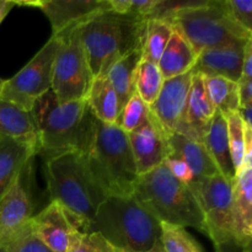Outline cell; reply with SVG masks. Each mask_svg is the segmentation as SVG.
I'll use <instances>...</instances> for the list:
<instances>
[{"label": "cell", "instance_id": "7c38bea8", "mask_svg": "<svg viewBox=\"0 0 252 252\" xmlns=\"http://www.w3.org/2000/svg\"><path fill=\"white\" fill-rule=\"evenodd\" d=\"M31 161L25 165L9 191L0 199V249L14 240L33 217L34 204L30 186Z\"/></svg>", "mask_w": 252, "mask_h": 252}, {"label": "cell", "instance_id": "ffe728a7", "mask_svg": "<svg viewBox=\"0 0 252 252\" xmlns=\"http://www.w3.org/2000/svg\"><path fill=\"white\" fill-rule=\"evenodd\" d=\"M38 153L39 145L19 139L0 140V199L5 196L27 162Z\"/></svg>", "mask_w": 252, "mask_h": 252}, {"label": "cell", "instance_id": "277c9868", "mask_svg": "<svg viewBox=\"0 0 252 252\" xmlns=\"http://www.w3.org/2000/svg\"><path fill=\"white\" fill-rule=\"evenodd\" d=\"M161 223L133 194L108 196L96 211L88 233H97L112 248L147 251L159 241Z\"/></svg>", "mask_w": 252, "mask_h": 252}, {"label": "cell", "instance_id": "52a82bcc", "mask_svg": "<svg viewBox=\"0 0 252 252\" xmlns=\"http://www.w3.org/2000/svg\"><path fill=\"white\" fill-rule=\"evenodd\" d=\"M84 155L106 196L133 194L139 175L127 133L96 120L93 139Z\"/></svg>", "mask_w": 252, "mask_h": 252}, {"label": "cell", "instance_id": "e0dca14e", "mask_svg": "<svg viewBox=\"0 0 252 252\" xmlns=\"http://www.w3.org/2000/svg\"><path fill=\"white\" fill-rule=\"evenodd\" d=\"M249 41L231 42L204 49L197 56L192 73L203 76H223L239 83L243 74L245 47Z\"/></svg>", "mask_w": 252, "mask_h": 252}, {"label": "cell", "instance_id": "7a4b0ae2", "mask_svg": "<svg viewBox=\"0 0 252 252\" xmlns=\"http://www.w3.org/2000/svg\"><path fill=\"white\" fill-rule=\"evenodd\" d=\"M31 115L41 152L48 157L66 152L85 154L96 121L85 100L59 103L49 90L36 101Z\"/></svg>", "mask_w": 252, "mask_h": 252}, {"label": "cell", "instance_id": "4fadbf2b", "mask_svg": "<svg viewBox=\"0 0 252 252\" xmlns=\"http://www.w3.org/2000/svg\"><path fill=\"white\" fill-rule=\"evenodd\" d=\"M192 71L164 80L157 100L149 105L152 117L166 137L186 133V106Z\"/></svg>", "mask_w": 252, "mask_h": 252}, {"label": "cell", "instance_id": "e575fe53", "mask_svg": "<svg viewBox=\"0 0 252 252\" xmlns=\"http://www.w3.org/2000/svg\"><path fill=\"white\" fill-rule=\"evenodd\" d=\"M164 164L167 167V170L171 172L172 176L179 180V181L184 182V184L189 185L196 180L192 171L189 170V167L182 160L177 159V158L167 157L165 159Z\"/></svg>", "mask_w": 252, "mask_h": 252}, {"label": "cell", "instance_id": "83f0119b", "mask_svg": "<svg viewBox=\"0 0 252 252\" xmlns=\"http://www.w3.org/2000/svg\"><path fill=\"white\" fill-rule=\"evenodd\" d=\"M162 83L164 79L158 64L149 63L142 59L135 74V93L148 106L157 100Z\"/></svg>", "mask_w": 252, "mask_h": 252}, {"label": "cell", "instance_id": "ab89813d", "mask_svg": "<svg viewBox=\"0 0 252 252\" xmlns=\"http://www.w3.org/2000/svg\"><path fill=\"white\" fill-rule=\"evenodd\" d=\"M113 250H115V252H165L161 243H160V240L157 241L155 245L147 251H129V250H121V249H115V248H113Z\"/></svg>", "mask_w": 252, "mask_h": 252}, {"label": "cell", "instance_id": "5bb4252c", "mask_svg": "<svg viewBox=\"0 0 252 252\" xmlns=\"http://www.w3.org/2000/svg\"><path fill=\"white\" fill-rule=\"evenodd\" d=\"M16 5L39 7L51 22L52 36L65 33L95 15L111 11L110 0H42L16 1Z\"/></svg>", "mask_w": 252, "mask_h": 252}, {"label": "cell", "instance_id": "836d02e7", "mask_svg": "<svg viewBox=\"0 0 252 252\" xmlns=\"http://www.w3.org/2000/svg\"><path fill=\"white\" fill-rule=\"evenodd\" d=\"M70 252H115L112 246L97 233L84 234Z\"/></svg>", "mask_w": 252, "mask_h": 252}, {"label": "cell", "instance_id": "ac0fdd59", "mask_svg": "<svg viewBox=\"0 0 252 252\" xmlns=\"http://www.w3.org/2000/svg\"><path fill=\"white\" fill-rule=\"evenodd\" d=\"M214 113H216V107L207 95L203 78L201 74L192 73V81L187 97L186 117H185V123H186L185 135L203 143Z\"/></svg>", "mask_w": 252, "mask_h": 252}, {"label": "cell", "instance_id": "2e32d148", "mask_svg": "<svg viewBox=\"0 0 252 252\" xmlns=\"http://www.w3.org/2000/svg\"><path fill=\"white\" fill-rule=\"evenodd\" d=\"M128 142L139 176L164 164L165 159L169 157L167 137L150 113L147 122L128 133Z\"/></svg>", "mask_w": 252, "mask_h": 252}, {"label": "cell", "instance_id": "cb8c5ba5", "mask_svg": "<svg viewBox=\"0 0 252 252\" xmlns=\"http://www.w3.org/2000/svg\"><path fill=\"white\" fill-rule=\"evenodd\" d=\"M85 102L96 120L107 125H115L121 111L120 102L107 76L100 75L93 79Z\"/></svg>", "mask_w": 252, "mask_h": 252}, {"label": "cell", "instance_id": "d6a6232c", "mask_svg": "<svg viewBox=\"0 0 252 252\" xmlns=\"http://www.w3.org/2000/svg\"><path fill=\"white\" fill-rule=\"evenodd\" d=\"M230 16L248 31H252V1L251 0H224Z\"/></svg>", "mask_w": 252, "mask_h": 252}, {"label": "cell", "instance_id": "d590c367", "mask_svg": "<svg viewBox=\"0 0 252 252\" xmlns=\"http://www.w3.org/2000/svg\"><path fill=\"white\" fill-rule=\"evenodd\" d=\"M238 85L240 107L252 106V80H240Z\"/></svg>", "mask_w": 252, "mask_h": 252}, {"label": "cell", "instance_id": "4dcf8cb0", "mask_svg": "<svg viewBox=\"0 0 252 252\" xmlns=\"http://www.w3.org/2000/svg\"><path fill=\"white\" fill-rule=\"evenodd\" d=\"M149 113V106L139 97L137 93H134L129 101L126 103L125 107L118 113L115 126H117L120 129L128 134L147 122Z\"/></svg>", "mask_w": 252, "mask_h": 252}, {"label": "cell", "instance_id": "484cf974", "mask_svg": "<svg viewBox=\"0 0 252 252\" xmlns=\"http://www.w3.org/2000/svg\"><path fill=\"white\" fill-rule=\"evenodd\" d=\"M207 95L216 110L223 116L235 113L239 111V85L223 76H203Z\"/></svg>", "mask_w": 252, "mask_h": 252}, {"label": "cell", "instance_id": "3957f363", "mask_svg": "<svg viewBox=\"0 0 252 252\" xmlns=\"http://www.w3.org/2000/svg\"><path fill=\"white\" fill-rule=\"evenodd\" d=\"M145 19L105 11L78 27L93 78L106 75L108 69L130 52L143 49Z\"/></svg>", "mask_w": 252, "mask_h": 252}, {"label": "cell", "instance_id": "603a6c76", "mask_svg": "<svg viewBox=\"0 0 252 252\" xmlns=\"http://www.w3.org/2000/svg\"><path fill=\"white\" fill-rule=\"evenodd\" d=\"M4 139L26 140L39 145L31 112L0 98V140Z\"/></svg>", "mask_w": 252, "mask_h": 252}, {"label": "cell", "instance_id": "44dd1931", "mask_svg": "<svg viewBox=\"0 0 252 252\" xmlns=\"http://www.w3.org/2000/svg\"><path fill=\"white\" fill-rule=\"evenodd\" d=\"M203 144L213 159L214 164L218 167L219 172L228 181H233L236 171L234 169L230 148H229L228 127H226L225 117L218 110H216L208 132L204 137Z\"/></svg>", "mask_w": 252, "mask_h": 252}, {"label": "cell", "instance_id": "8992f818", "mask_svg": "<svg viewBox=\"0 0 252 252\" xmlns=\"http://www.w3.org/2000/svg\"><path fill=\"white\" fill-rule=\"evenodd\" d=\"M133 196L160 223L206 233L203 216L191 189L175 179L165 164L139 176Z\"/></svg>", "mask_w": 252, "mask_h": 252}, {"label": "cell", "instance_id": "74e56055", "mask_svg": "<svg viewBox=\"0 0 252 252\" xmlns=\"http://www.w3.org/2000/svg\"><path fill=\"white\" fill-rule=\"evenodd\" d=\"M239 116L243 120L246 128L252 129V106H245V107H239Z\"/></svg>", "mask_w": 252, "mask_h": 252}, {"label": "cell", "instance_id": "f546056e", "mask_svg": "<svg viewBox=\"0 0 252 252\" xmlns=\"http://www.w3.org/2000/svg\"><path fill=\"white\" fill-rule=\"evenodd\" d=\"M228 127V140L230 148L231 160L235 171L243 166L246 155V142H245V125L239 116L238 112L229 113L224 116Z\"/></svg>", "mask_w": 252, "mask_h": 252}, {"label": "cell", "instance_id": "8d00e7d4", "mask_svg": "<svg viewBox=\"0 0 252 252\" xmlns=\"http://www.w3.org/2000/svg\"><path fill=\"white\" fill-rule=\"evenodd\" d=\"M240 80H252V41L246 43L245 56H244L243 74Z\"/></svg>", "mask_w": 252, "mask_h": 252}, {"label": "cell", "instance_id": "5b68a950", "mask_svg": "<svg viewBox=\"0 0 252 252\" xmlns=\"http://www.w3.org/2000/svg\"><path fill=\"white\" fill-rule=\"evenodd\" d=\"M44 179L51 201H56L90 224L107 198L90 171L85 155L66 152L51 155L44 162Z\"/></svg>", "mask_w": 252, "mask_h": 252}, {"label": "cell", "instance_id": "1f68e13d", "mask_svg": "<svg viewBox=\"0 0 252 252\" xmlns=\"http://www.w3.org/2000/svg\"><path fill=\"white\" fill-rule=\"evenodd\" d=\"M31 221V220H30ZM0 252H52L32 233L31 225H27L16 238L0 249Z\"/></svg>", "mask_w": 252, "mask_h": 252}, {"label": "cell", "instance_id": "4316f807", "mask_svg": "<svg viewBox=\"0 0 252 252\" xmlns=\"http://www.w3.org/2000/svg\"><path fill=\"white\" fill-rule=\"evenodd\" d=\"M172 30L171 25L161 19H149L147 21L144 46L142 49V59L149 63L158 64L165 47L167 46Z\"/></svg>", "mask_w": 252, "mask_h": 252}, {"label": "cell", "instance_id": "8fae6325", "mask_svg": "<svg viewBox=\"0 0 252 252\" xmlns=\"http://www.w3.org/2000/svg\"><path fill=\"white\" fill-rule=\"evenodd\" d=\"M32 233L52 252H70L88 234L89 221L56 201L32 217Z\"/></svg>", "mask_w": 252, "mask_h": 252}, {"label": "cell", "instance_id": "9a60e30c", "mask_svg": "<svg viewBox=\"0 0 252 252\" xmlns=\"http://www.w3.org/2000/svg\"><path fill=\"white\" fill-rule=\"evenodd\" d=\"M234 245L241 252L251 251L252 241V152L246 153L243 166L231 181Z\"/></svg>", "mask_w": 252, "mask_h": 252}, {"label": "cell", "instance_id": "d4e9b609", "mask_svg": "<svg viewBox=\"0 0 252 252\" xmlns=\"http://www.w3.org/2000/svg\"><path fill=\"white\" fill-rule=\"evenodd\" d=\"M140 61L142 49H137L116 62L106 73L108 81L118 96L120 110L125 107L135 93V74Z\"/></svg>", "mask_w": 252, "mask_h": 252}, {"label": "cell", "instance_id": "30bf717a", "mask_svg": "<svg viewBox=\"0 0 252 252\" xmlns=\"http://www.w3.org/2000/svg\"><path fill=\"white\" fill-rule=\"evenodd\" d=\"M61 43V36H52L16 75L4 81L0 98L31 112L36 101L51 90L53 64Z\"/></svg>", "mask_w": 252, "mask_h": 252}, {"label": "cell", "instance_id": "ba28073f", "mask_svg": "<svg viewBox=\"0 0 252 252\" xmlns=\"http://www.w3.org/2000/svg\"><path fill=\"white\" fill-rule=\"evenodd\" d=\"M58 36L62 43L53 64L51 91L59 103L85 100L94 78L78 27Z\"/></svg>", "mask_w": 252, "mask_h": 252}, {"label": "cell", "instance_id": "d6986e66", "mask_svg": "<svg viewBox=\"0 0 252 252\" xmlns=\"http://www.w3.org/2000/svg\"><path fill=\"white\" fill-rule=\"evenodd\" d=\"M167 147L169 157L182 160L189 167L196 180L220 174L202 142L191 139L186 135L172 134L167 137Z\"/></svg>", "mask_w": 252, "mask_h": 252}, {"label": "cell", "instance_id": "9c48e42d", "mask_svg": "<svg viewBox=\"0 0 252 252\" xmlns=\"http://www.w3.org/2000/svg\"><path fill=\"white\" fill-rule=\"evenodd\" d=\"M203 216L206 234L213 241L217 252L234 245L231 182L221 174L196 180L189 185Z\"/></svg>", "mask_w": 252, "mask_h": 252}, {"label": "cell", "instance_id": "6da1fadb", "mask_svg": "<svg viewBox=\"0 0 252 252\" xmlns=\"http://www.w3.org/2000/svg\"><path fill=\"white\" fill-rule=\"evenodd\" d=\"M150 19L169 22L172 30L189 42L197 56L204 49L249 41L252 37V32L241 27L230 16L224 0H159Z\"/></svg>", "mask_w": 252, "mask_h": 252}, {"label": "cell", "instance_id": "60d3db41", "mask_svg": "<svg viewBox=\"0 0 252 252\" xmlns=\"http://www.w3.org/2000/svg\"><path fill=\"white\" fill-rule=\"evenodd\" d=\"M4 79L0 78V93H1V89H2V85H4Z\"/></svg>", "mask_w": 252, "mask_h": 252}, {"label": "cell", "instance_id": "f1b7e54d", "mask_svg": "<svg viewBox=\"0 0 252 252\" xmlns=\"http://www.w3.org/2000/svg\"><path fill=\"white\" fill-rule=\"evenodd\" d=\"M159 240L165 252H204L198 241L182 226L161 223Z\"/></svg>", "mask_w": 252, "mask_h": 252}, {"label": "cell", "instance_id": "f35d334b", "mask_svg": "<svg viewBox=\"0 0 252 252\" xmlns=\"http://www.w3.org/2000/svg\"><path fill=\"white\" fill-rule=\"evenodd\" d=\"M16 5V1H11V0H0V24L2 20L7 16L10 10Z\"/></svg>", "mask_w": 252, "mask_h": 252}, {"label": "cell", "instance_id": "7402d4cb", "mask_svg": "<svg viewBox=\"0 0 252 252\" xmlns=\"http://www.w3.org/2000/svg\"><path fill=\"white\" fill-rule=\"evenodd\" d=\"M196 59L197 54L189 42L181 34L174 31L158 62V66L162 79L167 80L192 71Z\"/></svg>", "mask_w": 252, "mask_h": 252}]
</instances>
